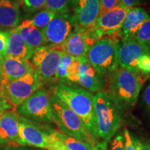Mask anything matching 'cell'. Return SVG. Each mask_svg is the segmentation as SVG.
Here are the masks:
<instances>
[{"label":"cell","instance_id":"1","mask_svg":"<svg viewBox=\"0 0 150 150\" xmlns=\"http://www.w3.org/2000/svg\"><path fill=\"white\" fill-rule=\"evenodd\" d=\"M52 94L77 115L91 134L98 139L92 93L76 84L64 81L54 86Z\"/></svg>","mask_w":150,"mask_h":150},{"label":"cell","instance_id":"2","mask_svg":"<svg viewBox=\"0 0 150 150\" xmlns=\"http://www.w3.org/2000/svg\"><path fill=\"white\" fill-rule=\"evenodd\" d=\"M149 74L140 71L116 69L105 77L108 92L122 108L133 107L136 104L140 91Z\"/></svg>","mask_w":150,"mask_h":150},{"label":"cell","instance_id":"3","mask_svg":"<svg viewBox=\"0 0 150 150\" xmlns=\"http://www.w3.org/2000/svg\"><path fill=\"white\" fill-rule=\"evenodd\" d=\"M93 104L98 137L106 142H110L122 124V108L106 91L93 95Z\"/></svg>","mask_w":150,"mask_h":150},{"label":"cell","instance_id":"4","mask_svg":"<svg viewBox=\"0 0 150 150\" xmlns=\"http://www.w3.org/2000/svg\"><path fill=\"white\" fill-rule=\"evenodd\" d=\"M50 101L53 110L54 123L63 134L87 142L93 147L98 141L90 132L81 118L68 106L51 94Z\"/></svg>","mask_w":150,"mask_h":150},{"label":"cell","instance_id":"5","mask_svg":"<svg viewBox=\"0 0 150 150\" xmlns=\"http://www.w3.org/2000/svg\"><path fill=\"white\" fill-rule=\"evenodd\" d=\"M118 42L115 38L103 37L94 43L85 56L88 62L104 78L118 67Z\"/></svg>","mask_w":150,"mask_h":150},{"label":"cell","instance_id":"6","mask_svg":"<svg viewBox=\"0 0 150 150\" xmlns=\"http://www.w3.org/2000/svg\"><path fill=\"white\" fill-rule=\"evenodd\" d=\"M44 85L34 72L11 81L2 80L0 84V91L7 102L17 110L20 104L43 88Z\"/></svg>","mask_w":150,"mask_h":150},{"label":"cell","instance_id":"7","mask_svg":"<svg viewBox=\"0 0 150 150\" xmlns=\"http://www.w3.org/2000/svg\"><path fill=\"white\" fill-rule=\"evenodd\" d=\"M65 81L76 84L91 93L104 91L106 79L88 62L85 57L74 59L67 71Z\"/></svg>","mask_w":150,"mask_h":150},{"label":"cell","instance_id":"8","mask_svg":"<svg viewBox=\"0 0 150 150\" xmlns=\"http://www.w3.org/2000/svg\"><path fill=\"white\" fill-rule=\"evenodd\" d=\"M64 52L56 45H44L33 52L30 62L33 70L44 83H57L56 72Z\"/></svg>","mask_w":150,"mask_h":150},{"label":"cell","instance_id":"9","mask_svg":"<svg viewBox=\"0 0 150 150\" xmlns=\"http://www.w3.org/2000/svg\"><path fill=\"white\" fill-rule=\"evenodd\" d=\"M50 91L45 88L39 89L17 108L20 116L42 123H54Z\"/></svg>","mask_w":150,"mask_h":150},{"label":"cell","instance_id":"10","mask_svg":"<svg viewBox=\"0 0 150 150\" xmlns=\"http://www.w3.org/2000/svg\"><path fill=\"white\" fill-rule=\"evenodd\" d=\"M52 129L46 130L36 122L20 116L19 122L20 146H32L50 150L54 143Z\"/></svg>","mask_w":150,"mask_h":150},{"label":"cell","instance_id":"11","mask_svg":"<svg viewBox=\"0 0 150 150\" xmlns=\"http://www.w3.org/2000/svg\"><path fill=\"white\" fill-rule=\"evenodd\" d=\"M128 11V9L118 5L99 16L91 29L87 32L96 41L105 36L117 38V33L121 29Z\"/></svg>","mask_w":150,"mask_h":150},{"label":"cell","instance_id":"12","mask_svg":"<svg viewBox=\"0 0 150 150\" xmlns=\"http://www.w3.org/2000/svg\"><path fill=\"white\" fill-rule=\"evenodd\" d=\"M75 29L76 25L72 12L56 14L43 30L46 44L59 45L74 32Z\"/></svg>","mask_w":150,"mask_h":150},{"label":"cell","instance_id":"13","mask_svg":"<svg viewBox=\"0 0 150 150\" xmlns=\"http://www.w3.org/2000/svg\"><path fill=\"white\" fill-rule=\"evenodd\" d=\"M100 0H74L72 13L76 29L88 31L99 16Z\"/></svg>","mask_w":150,"mask_h":150},{"label":"cell","instance_id":"14","mask_svg":"<svg viewBox=\"0 0 150 150\" xmlns=\"http://www.w3.org/2000/svg\"><path fill=\"white\" fill-rule=\"evenodd\" d=\"M150 50L137 42L133 38L120 39L118 42V66L127 70L139 71L137 63L140 56L149 54Z\"/></svg>","mask_w":150,"mask_h":150},{"label":"cell","instance_id":"15","mask_svg":"<svg viewBox=\"0 0 150 150\" xmlns=\"http://www.w3.org/2000/svg\"><path fill=\"white\" fill-rule=\"evenodd\" d=\"M96 40L87 31L75 29L72 34L59 45H56L65 54L74 58L85 57L89 49Z\"/></svg>","mask_w":150,"mask_h":150},{"label":"cell","instance_id":"16","mask_svg":"<svg viewBox=\"0 0 150 150\" xmlns=\"http://www.w3.org/2000/svg\"><path fill=\"white\" fill-rule=\"evenodd\" d=\"M20 115L16 112L7 110L0 115V144H8L18 147L20 141L19 122Z\"/></svg>","mask_w":150,"mask_h":150},{"label":"cell","instance_id":"17","mask_svg":"<svg viewBox=\"0 0 150 150\" xmlns=\"http://www.w3.org/2000/svg\"><path fill=\"white\" fill-rule=\"evenodd\" d=\"M34 72L30 61L6 56L3 58L1 67V77L5 81H11Z\"/></svg>","mask_w":150,"mask_h":150},{"label":"cell","instance_id":"18","mask_svg":"<svg viewBox=\"0 0 150 150\" xmlns=\"http://www.w3.org/2000/svg\"><path fill=\"white\" fill-rule=\"evenodd\" d=\"M149 16L143 8L135 6L127 12L120 31L117 33L118 40L132 38L137 30L143 22L149 18Z\"/></svg>","mask_w":150,"mask_h":150},{"label":"cell","instance_id":"19","mask_svg":"<svg viewBox=\"0 0 150 150\" xmlns=\"http://www.w3.org/2000/svg\"><path fill=\"white\" fill-rule=\"evenodd\" d=\"M20 0H0V29L16 28L21 20Z\"/></svg>","mask_w":150,"mask_h":150},{"label":"cell","instance_id":"20","mask_svg":"<svg viewBox=\"0 0 150 150\" xmlns=\"http://www.w3.org/2000/svg\"><path fill=\"white\" fill-rule=\"evenodd\" d=\"M8 33L6 56L30 61L34 50L23 40L16 28L7 30Z\"/></svg>","mask_w":150,"mask_h":150},{"label":"cell","instance_id":"21","mask_svg":"<svg viewBox=\"0 0 150 150\" xmlns=\"http://www.w3.org/2000/svg\"><path fill=\"white\" fill-rule=\"evenodd\" d=\"M16 29L24 42L34 51L46 45L43 30L30 24L27 19L19 24Z\"/></svg>","mask_w":150,"mask_h":150},{"label":"cell","instance_id":"22","mask_svg":"<svg viewBox=\"0 0 150 150\" xmlns=\"http://www.w3.org/2000/svg\"><path fill=\"white\" fill-rule=\"evenodd\" d=\"M52 134L68 150H93V147L87 142L63 134L60 131L52 129Z\"/></svg>","mask_w":150,"mask_h":150},{"label":"cell","instance_id":"23","mask_svg":"<svg viewBox=\"0 0 150 150\" xmlns=\"http://www.w3.org/2000/svg\"><path fill=\"white\" fill-rule=\"evenodd\" d=\"M74 0H45V8L54 14L71 13Z\"/></svg>","mask_w":150,"mask_h":150},{"label":"cell","instance_id":"24","mask_svg":"<svg viewBox=\"0 0 150 150\" xmlns=\"http://www.w3.org/2000/svg\"><path fill=\"white\" fill-rule=\"evenodd\" d=\"M54 16L55 14L53 12L44 8L35 13L31 18L27 19V20H29L30 24H32L33 26L40 29L44 30L50 21L53 19Z\"/></svg>","mask_w":150,"mask_h":150},{"label":"cell","instance_id":"25","mask_svg":"<svg viewBox=\"0 0 150 150\" xmlns=\"http://www.w3.org/2000/svg\"><path fill=\"white\" fill-rule=\"evenodd\" d=\"M132 38L137 42L150 50V17L143 22Z\"/></svg>","mask_w":150,"mask_h":150},{"label":"cell","instance_id":"26","mask_svg":"<svg viewBox=\"0 0 150 150\" xmlns=\"http://www.w3.org/2000/svg\"><path fill=\"white\" fill-rule=\"evenodd\" d=\"M20 7L27 13H35L45 8V0H20Z\"/></svg>","mask_w":150,"mask_h":150},{"label":"cell","instance_id":"27","mask_svg":"<svg viewBox=\"0 0 150 150\" xmlns=\"http://www.w3.org/2000/svg\"><path fill=\"white\" fill-rule=\"evenodd\" d=\"M74 57L71 56L64 52L60 61L57 72H56V81L57 82H63L66 79L67 70L69 65L72 61Z\"/></svg>","mask_w":150,"mask_h":150},{"label":"cell","instance_id":"28","mask_svg":"<svg viewBox=\"0 0 150 150\" xmlns=\"http://www.w3.org/2000/svg\"><path fill=\"white\" fill-rule=\"evenodd\" d=\"M137 68L142 73L150 74V54H144L138 59Z\"/></svg>","mask_w":150,"mask_h":150},{"label":"cell","instance_id":"29","mask_svg":"<svg viewBox=\"0 0 150 150\" xmlns=\"http://www.w3.org/2000/svg\"><path fill=\"white\" fill-rule=\"evenodd\" d=\"M120 0H100V11L99 16L104 14L110 9L119 5Z\"/></svg>","mask_w":150,"mask_h":150},{"label":"cell","instance_id":"30","mask_svg":"<svg viewBox=\"0 0 150 150\" xmlns=\"http://www.w3.org/2000/svg\"><path fill=\"white\" fill-rule=\"evenodd\" d=\"M123 137L125 150H137L136 146L135 145L134 140V138H132L129 130L126 128L124 129Z\"/></svg>","mask_w":150,"mask_h":150},{"label":"cell","instance_id":"31","mask_svg":"<svg viewBox=\"0 0 150 150\" xmlns=\"http://www.w3.org/2000/svg\"><path fill=\"white\" fill-rule=\"evenodd\" d=\"M8 33L7 30L0 29V57L6 56V49L7 41H8Z\"/></svg>","mask_w":150,"mask_h":150},{"label":"cell","instance_id":"32","mask_svg":"<svg viewBox=\"0 0 150 150\" xmlns=\"http://www.w3.org/2000/svg\"><path fill=\"white\" fill-rule=\"evenodd\" d=\"M110 150H125L123 135H115V138L110 144Z\"/></svg>","mask_w":150,"mask_h":150},{"label":"cell","instance_id":"33","mask_svg":"<svg viewBox=\"0 0 150 150\" xmlns=\"http://www.w3.org/2000/svg\"><path fill=\"white\" fill-rule=\"evenodd\" d=\"M7 110H11V111L13 112L16 111V110L7 102V100L4 98V97L3 96L0 91V115H2L4 112Z\"/></svg>","mask_w":150,"mask_h":150},{"label":"cell","instance_id":"34","mask_svg":"<svg viewBox=\"0 0 150 150\" xmlns=\"http://www.w3.org/2000/svg\"><path fill=\"white\" fill-rule=\"evenodd\" d=\"M142 100H143L146 111L150 114V81L144 91Z\"/></svg>","mask_w":150,"mask_h":150},{"label":"cell","instance_id":"35","mask_svg":"<svg viewBox=\"0 0 150 150\" xmlns=\"http://www.w3.org/2000/svg\"><path fill=\"white\" fill-rule=\"evenodd\" d=\"M142 0H120L119 6L126 9H129L133 7L138 6L140 4Z\"/></svg>","mask_w":150,"mask_h":150},{"label":"cell","instance_id":"36","mask_svg":"<svg viewBox=\"0 0 150 150\" xmlns=\"http://www.w3.org/2000/svg\"><path fill=\"white\" fill-rule=\"evenodd\" d=\"M137 150H150V142L134 138Z\"/></svg>","mask_w":150,"mask_h":150},{"label":"cell","instance_id":"37","mask_svg":"<svg viewBox=\"0 0 150 150\" xmlns=\"http://www.w3.org/2000/svg\"><path fill=\"white\" fill-rule=\"evenodd\" d=\"M93 150H108L107 142L104 140L97 141L95 145L93 146Z\"/></svg>","mask_w":150,"mask_h":150},{"label":"cell","instance_id":"38","mask_svg":"<svg viewBox=\"0 0 150 150\" xmlns=\"http://www.w3.org/2000/svg\"><path fill=\"white\" fill-rule=\"evenodd\" d=\"M54 143L53 145V147H52V149L50 150H68L64 145H63V144L61 143V142L59 141V140L57 139V138H56L54 136Z\"/></svg>","mask_w":150,"mask_h":150},{"label":"cell","instance_id":"39","mask_svg":"<svg viewBox=\"0 0 150 150\" xmlns=\"http://www.w3.org/2000/svg\"><path fill=\"white\" fill-rule=\"evenodd\" d=\"M4 150H32V149H27V148H24V147H6Z\"/></svg>","mask_w":150,"mask_h":150},{"label":"cell","instance_id":"40","mask_svg":"<svg viewBox=\"0 0 150 150\" xmlns=\"http://www.w3.org/2000/svg\"><path fill=\"white\" fill-rule=\"evenodd\" d=\"M2 59H3V58L0 57V72H1V63H2Z\"/></svg>","mask_w":150,"mask_h":150},{"label":"cell","instance_id":"41","mask_svg":"<svg viewBox=\"0 0 150 150\" xmlns=\"http://www.w3.org/2000/svg\"><path fill=\"white\" fill-rule=\"evenodd\" d=\"M2 80H3V79H2V77H0V84H1V82L2 81Z\"/></svg>","mask_w":150,"mask_h":150},{"label":"cell","instance_id":"42","mask_svg":"<svg viewBox=\"0 0 150 150\" xmlns=\"http://www.w3.org/2000/svg\"><path fill=\"white\" fill-rule=\"evenodd\" d=\"M0 77H1V72H0Z\"/></svg>","mask_w":150,"mask_h":150},{"label":"cell","instance_id":"43","mask_svg":"<svg viewBox=\"0 0 150 150\" xmlns=\"http://www.w3.org/2000/svg\"><path fill=\"white\" fill-rule=\"evenodd\" d=\"M0 150H2V149H1V147H0Z\"/></svg>","mask_w":150,"mask_h":150},{"label":"cell","instance_id":"44","mask_svg":"<svg viewBox=\"0 0 150 150\" xmlns=\"http://www.w3.org/2000/svg\"><path fill=\"white\" fill-rule=\"evenodd\" d=\"M149 54H150V53H149Z\"/></svg>","mask_w":150,"mask_h":150}]
</instances>
